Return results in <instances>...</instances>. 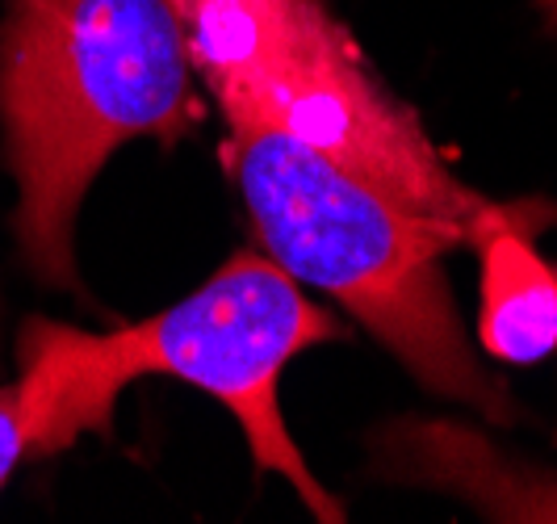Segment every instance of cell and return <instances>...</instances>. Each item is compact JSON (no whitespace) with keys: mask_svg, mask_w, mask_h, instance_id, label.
<instances>
[{"mask_svg":"<svg viewBox=\"0 0 557 524\" xmlns=\"http://www.w3.org/2000/svg\"><path fill=\"white\" fill-rule=\"evenodd\" d=\"M26 453V419H22V399H17V382L0 387V491L13 478V470L22 466Z\"/></svg>","mask_w":557,"mask_h":524,"instance_id":"8992f818","label":"cell"},{"mask_svg":"<svg viewBox=\"0 0 557 524\" xmlns=\"http://www.w3.org/2000/svg\"><path fill=\"white\" fill-rule=\"evenodd\" d=\"M344 324L314 306L273 256L235 252L201 290L113 331L29 319L17 340V399L29 458H55L84 432L106 437L122 390L147 374L206 390L239 419L260 474H281L314 521L339 524V499L310 474L281 415L285 365Z\"/></svg>","mask_w":557,"mask_h":524,"instance_id":"6da1fadb","label":"cell"},{"mask_svg":"<svg viewBox=\"0 0 557 524\" xmlns=\"http://www.w3.org/2000/svg\"><path fill=\"white\" fill-rule=\"evenodd\" d=\"M536 4H541V13H545L549 29H557V0H536Z\"/></svg>","mask_w":557,"mask_h":524,"instance_id":"52a82bcc","label":"cell"},{"mask_svg":"<svg viewBox=\"0 0 557 524\" xmlns=\"http://www.w3.org/2000/svg\"><path fill=\"white\" fill-rule=\"evenodd\" d=\"M197 81L223 113H260L398 206L461 222L478 244L499 227L541 231L554 206L486 202L466 190L416 113L364 63L323 0H176Z\"/></svg>","mask_w":557,"mask_h":524,"instance_id":"277c9868","label":"cell"},{"mask_svg":"<svg viewBox=\"0 0 557 524\" xmlns=\"http://www.w3.org/2000/svg\"><path fill=\"white\" fill-rule=\"evenodd\" d=\"M226 131L223 160L264 256L332 294L428 390L511 424L516 407L474 357L441 273V256L478 248L474 231L398 206L260 113H231Z\"/></svg>","mask_w":557,"mask_h":524,"instance_id":"3957f363","label":"cell"},{"mask_svg":"<svg viewBox=\"0 0 557 524\" xmlns=\"http://www.w3.org/2000/svg\"><path fill=\"white\" fill-rule=\"evenodd\" d=\"M529 227H499L478 244V340L495 361L532 365L557 353V265L532 248Z\"/></svg>","mask_w":557,"mask_h":524,"instance_id":"5b68a950","label":"cell"},{"mask_svg":"<svg viewBox=\"0 0 557 524\" xmlns=\"http://www.w3.org/2000/svg\"><path fill=\"white\" fill-rule=\"evenodd\" d=\"M176 0H9L0 131L17 181V244L38 281L76 290L72 227L101 164L131 138L201 122Z\"/></svg>","mask_w":557,"mask_h":524,"instance_id":"7a4b0ae2","label":"cell"}]
</instances>
